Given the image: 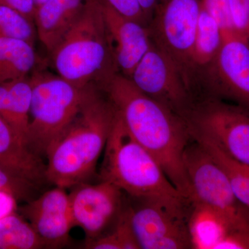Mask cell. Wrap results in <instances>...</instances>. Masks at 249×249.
<instances>
[{"mask_svg":"<svg viewBox=\"0 0 249 249\" xmlns=\"http://www.w3.org/2000/svg\"><path fill=\"white\" fill-rule=\"evenodd\" d=\"M132 137L155 157L174 186L188 200L183 153L192 140L185 121L115 73L98 85Z\"/></svg>","mask_w":249,"mask_h":249,"instance_id":"cell-1","label":"cell"},{"mask_svg":"<svg viewBox=\"0 0 249 249\" xmlns=\"http://www.w3.org/2000/svg\"><path fill=\"white\" fill-rule=\"evenodd\" d=\"M115 116L98 85H89L76 117L46 157V181L65 189L88 183L96 171Z\"/></svg>","mask_w":249,"mask_h":249,"instance_id":"cell-2","label":"cell"},{"mask_svg":"<svg viewBox=\"0 0 249 249\" xmlns=\"http://www.w3.org/2000/svg\"><path fill=\"white\" fill-rule=\"evenodd\" d=\"M104 150L101 181L142 201L178 206L188 204L155 157L131 136L116 113Z\"/></svg>","mask_w":249,"mask_h":249,"instance_id":"cell-3","label":"cell"},{"mask_svg":"<svg viewBox=\"0 0 249 249\" xmlns=\"http://www.w3.org/2000/svg\"><path fill=\"white\" fill-rule=\"evenodd\" d=\"M49 55L57 74L77 87L98 85L116 70L100 0H89L83 14Z\"/></svg>","mask_w":249,"mask_h":249,"instance_id":"cell-4","label":"cell"},{"mask_svg":"<svg viewBox=\"0 0 249 249\" xmlns=\"http://www.w3.org/2000/svg\"><path fill=\"white\" fill-rule=\"evenodd\" d=\"M26 145L40 158L47 157L57 139L79 111L88 86L81 88L59 75L34 72Z\"/></svg>","mask_w":249,"mask_h":249,"instance_id":"cell-5","label":"cell"},{"mask_svg":"<svg viewBox=\"0 0 249 249\" xmlns=\"http://www.w3.org/2000/svg\"><path fill=\"white\" fill-rule=\"evenodd\" d=\"M193 142L183 157L190 186L188 202L213 210L227 221L231 232H249V210L235 196L220 165L199 142Z\"/></svg>","mask_w":249,"mask_h":249,"instance_id":"cell-6","label":"cell"},{"mask_svg":"<svg viewBox=\"0 0 249 249\" xmlns=\"http://www.w3.org/2000/svg\"><path fill=\"white\" fill-rule=\"evenodd\" d=\"M191 136L209 139L232 159L249 165V110L202 96L183 118Z\"/></svg>","mask_w":249,"mask_h":249,"instance_id":"cell-7","label":"cell"},{"mask_svg":"<svg viewBox=\"0 0 249 249\" xmlns=\"http://www.w3.org/2000/svg\"><path fill=\"white\" fill-rule=\"evenodd\" d=\"M200 11L201 0H158L148 26L151 40L173 60L195 96L191 58Z\"/></svg>","mask_w":249,"mask_h":249,"instance_id":"cell-8","label":"cell"},{"mask_svg":"<svg viewBox=\"0 0 249 249\" xmlns=\"http://www.w3.org/2000/svg\"><path fill=\"white\" fill-rule=\"evenodd\" d=\"M128 78L142 92L182 119L196 100L175 62L152 40Z\"/></svg>","mask_w":249,"mask_h":249,"instance_id":"cell-9","label":"cell"},{"mask_svg":"<svg viewBox=\"0 0 249 249\" xmlns=\"http://www.w3.org/2000/svg\"><path fill=\"white\" fill-rule=\"evenodd\" d=\"M130 209L134 235L141 249H192L185 206L142 201Z\"/></svg>","mask_w":249,"mask_h":249,"instance_id":"cell-10","label":"cell"},{"mask_svg":"<svg viewBox=\"0 0 249 249\" xmlns=\"http://www.w3.org/2000/svg\"><path fill=\"white\" fill-rule=\"evenodd\" d=\"M223 40L201 96L231 101L249 110V41L236 35L224 36Z\"/></svg>","mask_w":249,"mask_h":249,"instance_id":"cell-11","label":"cell"},{"mask_svg":"<svg viewBox=\"0 0 249 249\" xmlns=\"http://www.w3.org/2000/svg\"><path fill=\"white\" fill-rule=\"evenodd\" d=\"M70 196V209L74 227L84 231L86 240L106 233L122 211V191L112 183H81Z\"/></svg>","mask_w":249,"mask_h":249,"instance_id":"cell-12","label":"cell"},{"mask_svg":"<svg viewBox=\"0 0 249 249\" xmlns=\"http://www.w3.org/2000/svg\"><path fill=\"white\" fill-rule=\"evenodd\" d=\"M21 213L43 242L45 248L65 246L74 227L70 196L65 188L55 186L21 207Z\"/></svg>","mask_w":249,"mask_h":249,"instance_id":"cell-13","label":"cell"},{"mask_svg":"<svg viewBox=\"0 0 249 249\" xmlns=\"http://www.w3.org/2000/svg\"><path fill=\"white\" fill-rule=\"evenodd\" d=\"M100 1L116 70L129 78L151 45L149 28Z\"/></svg>","mask_w":249,"mask_h":249,"instance_id":"cell-14","label":"cell"},{"mask_svg":"<svg viewBox=\"0 0 249 249\" xmlns=\"http://www.w3.org/2000/svg\"><path fill=\"white\" fill-rule=\"evenodd\" d=\"M89 0H48L36 10L37 38L49 54L70 31Z\"/></svg>","mask_w":249,"mask_h":249,"instance_id":"cell-15","label":"cell"},{"mask_svg":"<svg viewBox=\"0 0 249 249\" xmlns=\"http://www.w3.org/2000/svg\"><path fill=\"white\" fill-rule=\"evenodd\" d=\"M0 167L38 185L45 181L46 165L18 137L0 116Z\"/></svg>","mask_w":249,"mask_h":249,"instance_id":"cell-16","label":"cell"},{"mask_svg":"<svg viewBox=\"0 0 249 249\" xmlns=\"http://www.w3.org/2000/svg\"><path fill=\"white\" fill-rule=\"evenodd\" d=\"M223 40L222 30L217 21L201 4L191 58L197 97L201 94L203 84L220 52Z\"/></svg>","mask_w":249,"mask_h":249,"instance_id":"cell-17","label":"cell"},{"mask_svg":"<svg viewBox=\"0 0 249 249\" xmlns=\"http://www.w3.org/2000/svg\"><path fill=\"white\" fill-rule=\"evenodd\" d=\"M31 98L30 77L0 84V116L10 124L26 146Z\"/></svg>","mask_w":249,"mask_h":249,"instance_id":"cell-18","label":"cell"},{"mask_svg":"<svg viewBox=\"0 0 249 249\" xmlns=\"http://www.w3.org/2000/svg\"><path fill=\"white\" fill-rule=\"evenodd\" d=\"M188 227L192 249H214L223 237L231 232L227 221L211 208L199 203H190Z\"/></svg>","mask_w":249,"mask_h":249,"instance_id":"cell-19","label":"cell"},{"mask_svg":"<svg viewBox=\"0 0 249 249\" xmlns=\"http://www.w3.org/2000/svg\"><path fill=\"white\" fill-rule=\"evenodd\" d=\"M36 64L34 46L25 41L0 38V84L29 77Z\"/></svg>","mask_w":249,"mask_h":249,"instance_id":"cell-20","label":"cell"},{"mask_svg":"<svg viewBox=\"0 0 249 249\" xmlns=\"http://www.w3.org/2000/svg\"><path fill=\"white\" fill-rule=\"evenodd\" d=\"M191 138L199 142L220 165L235 196L249 210V165L233 160L209 139L200 136H191Z\"/></svg>","mask_w":249,"mask_h":249,"instance_id":"cell-21","label":"cell"},{"mask_svg":"<svg viewBox=\"0 0 249 249\" xmlns=\"http://www.w3.org/2000/svg\"><path fill=\"white\" fill-rule=\"evenodd\" d=\"M43 242L30 224L18 214L0 218V249H40Z\"/></svg>","mask_w":249,"mask_h":249,"instance_id":"cell-22","label":"cell"},{"mask_svg":"<svg viewBox=\"0 0 249 249\" xmlns=\"http://www.w3.org/2000/svg\"><path fill=\"white\" fill-rule=\"evenodd\" d=\"M85 247L91 249H141L131 224L129 207L122 209L113 230L86 240Z\"/></svg>","mask_w":249,"mask_h":249,"instance_id":"cell-23","label":"cell"},{"mask_svg":"<svg viewBox=\"0 0 249 249\" xmlns=\"http://www.w3.org/2000/svg\"><path fill=\"white\" fill-rule=\"evenodd\" d=\"M0 38L25 41L34 46L37 38L35 23L5 5H0Z\"/></svg>","mask_w":249,"mask_h":249,"instance_id":"cell-24","label":"cell"},{"mask_svg":"<svg viewBox=\"0 0 249 249\" xmlns=\"http://www.w3.org/2000/svg\"><path fill=\"white\" fill-rule=\"evenodd\" d=\"M36 186L0 167V193L7 195L14 200L31 201Z\"/></svg>","mask_w":249,"mask_h":249,"instance_id":"cell-25","label":"cell"},{"mask_svg":"<svg viewBox=\"0 0 249 249\" xmlns=\"http://www.w3.org/2000/svg\"><path fill=\"white\" fill-rule=\"evenodd\" d=\"M201 4L217 21L222 30L223 37L236 35L232 26L228 0H201Z\"/></svg>","mask_w":249,"mask_h":249,"instance_id":"cell-26","label":"cell"},{"mask_svg":"<svg viewBox=\"0 0 249 249\" xmlns=\"http://www.w3.org/2000/svg\"><path fill=\"white\" fill-rule=\"evenodd\" d=\"M228 2L236 35L248 40L249 0H228Z\"/></svg>","mask_w":249,"mask_h":249,"instance_id":"cell-27","label":"cell"},{"mask_svg":"<svg viewBox=\"0 0 249 249\" xmlns=\"http://www.w3.org/2000/svg\"><path fill=\"white\" fill-rule=\"evenodd\" d=\"M249 249V232H229L214 247V249Z\"/></svg>","mask_w":249,"mask_h":249,"instance_id":"cell-28","label":"cell"},{"mask_svg":"<svg viewBox=\"0 0 249 249\" xmlns=\"http://www.w3.org/2000/svg\"><path fill=\"white\" fill-rule=\"evenodd\" d=\"M5 6H9L34 22L36 6L34 0H9Z\"/></svg>","mask_w":249,"mask_h":249,"instance_id":"cell-29","label":"cell"},{"mask_svg":"<svg viewBox=\"0 0 249 249\" xmlns=\"http://www.w3.org/2000/svg\"><path fill=\"white\" fill-rule=\"evenodd\" d=\"M139 4L146 17L148 24L151 22L152 16L155 13L156 7H157L158 0H137ZM148 24V26H149Z\"/></svg>","mask_w":249,"mask_h":249,"instance_id":"cell-30","label":"cell"},{"mask_svg":"<svg viewBox=\"0 0 249 249\" xmlns=\"http://www.w3.org/2000/svg\"><path fill=\"white\" fill-rule=\"evenodd\" d=\"M13 199V198L7 196V195L4 194V193H0V213L2 214L3 216L6 215V214H9V212H10V209H4V208L3 207H4V205L11 204V201H9V202L8 201V202L6 203H5V201L9 200V199ZM1 217H1V214H0V218Z\"/></svg>","mask_w":249,"mask_h":249,"instance_id":"cell-31","label":"cell"},{"mask_svg":"<svg viewBox=\"0 0 249 249\" xmlns=\"http://www.w3.org/2000/svg\"><path fill=\"white\" fill-rule=\"evenodd\" d=\"M34 1H35L36 6L37 8L40 6L41 5L45 4L46 1H48V0H34Z\"/></svg>","mask_w":249,"mask_h":249,"instance_id":"cell-32","label":"cell"},{"mask_svg":"<svg viewBox=\"0 0 249 249\" xmlns=\"http://www.w3.org/2000/svg\"><path fill=\"white\" fill-rule=\"evenodd\" d=\"M9 0H0V5H6Z\"/></svg>","mask_w":249,"mask_h":249,"instance_id":"cell-33","label":"cell"},{"mask_svg":"<svg viewBox=\"0 0 249 249\" xmlns=\"http://www.w3.org/2000/svg\"><path fill=\"white\" fill-rule=\"evenodd\" d=\"M248 41H249V37H248Z\"/></svg>","mask_w":249,"mask_h":249,"instance_id":"cell-34","label":"cell"}]
</instances>
